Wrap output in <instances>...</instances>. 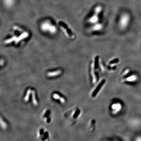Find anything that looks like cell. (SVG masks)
I'll list each match as a JSON object with an SVG mask.
<instances>
[{
	"mask_svg": "<svg viewBox=\"0 0 141 141\" xmlns=\"http://www.w3.org/2000/svg\"><path fill=\"white\" fill-rule=\"evenodd\" d=\"M130 20V15L128 13H124L121 14L118 22L120 29L122 30L126 29L129 25Z\"/></svg>",
	"mask_w": 141,
	"mask_h": 141,
	"instance_id": "obj_1",
	"label": "cell"
},
{
	"mask_svg": "<svg viewBox=\"0 0 141 141\" xmlns=\"http://www.w3.org/2000/svg\"><path fill=\"white\" fill-rule=\"evenodd\" d=\"M103 26L102 24L100 23H97L94 24V25L92 27L91 30L94 32H98L102 30Z\"/></svg>",
	"mask_w": 141,
	"mask_h": 141,
	"instance_id": "obj_2",
	"label": "cell"
},
{
	"mask_svg": "<svg viewBox=\"0 0 141 141\" xmlns=\"http://www.w3.org/2000/svg\"><path fill=\"white\" fill-rule=\"evenodd\" d=\"M105 83V80H103L98 84V85L97 86V87H96L95 90H94V91L93 93L92 96H93V97H95L97 95V94L98 93V92L100 91V90H101V89L102 88V87L103 86Z\"/></svg>",
	"mask_w": 141,
	"mask_h": 141,
	"instance_id": "obj_3",
	"label": "cell"
},
{
	"mask_svg": "<svg viewBox=\"0 0 141 141\" xmlns=\"http://www.w3.org/2000/svg\"><path fill=\"white\" fill-rule=\"evenodd\" d=\"M99 20V15L94 14L89 18L88 22L90 24H95L98 23Z\"/></svg>",
	"mask_w": 141,
	"mask_h": 141,
	"instance_id": "obj_4",
	"label": "cell"
},
{
	"mask_svg": "<svg viewBox=\"0 0 141 141\" xmlns=\"http://www.w3.org/2000/svg\"><path fill=\"white\" fill-rule=\"evenodd\" d=\"M42 28L44 30H49L52 33L55 32L56 30V28L54 26H50L48 24H44L42 26Z\"/></svg>",
	"mask_w": 141,
	"mask_h": 141,
	"instance_id": "obj_5",
	"label": "cell"
},
{
	"mask_svg": "<svg viewBox=\"0 0 141 141\" xmlns=\"http://www.w3.org/2000/svg\"><path fill=\"white\" fill-rule=\"evenodd\" d=\"M113 110V113L116 114L120 109L121 106L119 103H114L113 105L112 106Z\"/></svg>",
	"mask_w": 141,
	"mask_h": 141,
	"instance_id": "obj_6",
	"label": "cell"
},
{
	"mask_svg": "<svg viewBox=\"0 0 141 141\" xmlns=\"http://www.w3.org/2000/svg\"><path fill=\"white\" fill-rule=\"evenodd\" d=\"M102 6H101L98 5L95 8L94 10V14L99 15L102 13Z\"/></svg>",
	"mask_w": 141,
	"mask_h": 141,
	"instance_id": "obj_7",
	"label": "cell"
},
{
	"mask_svg": "<svg viewBox=\"0 0 141 141\" xmlns=\"http://www.w3.org/2000/svg\"><path fill=\"white\" fill-rule=\"evenodd\" d=\"M28 35V34L27 33H24V34H22L20 36L19 38L17 39V41H18V40H22V39L25 38L26 37H27Z\"/></svg>",
	"mask_w": 141,
	"mask_h": 141,
	"instance_id": "obj_8",
	"label": "cell"
},
{
	"mask_svg": "<svg viewBox=\"0 0 141 141\" xmlns=\"http://www.w3.org/2000/svg\"><path fill=\"white\" fill-rule=\"evenodd\" d=\"M136 141H141V137H139L136 140Z\"/></svg>",
	"mask_w": 141,
	"mask_h": 141,
	"instance_id": "obj_9",
	"label": "cell"
}]
</instances>
